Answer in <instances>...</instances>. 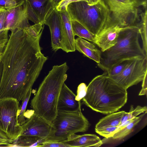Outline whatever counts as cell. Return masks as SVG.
<instances>
[{"label":"cell","mask_w":147,"mask_h":147,"mask_svg":"<svg viewBox=\"0 0 147 147\" xmlns=\"http://www.w3.org/2000/svg\"><path fill=\"white\" fill-rule=\"evenodd\" d=\"M0 60V98L22 101L38 78L47 58L41 52L39 34L24 28L11 31Z\"/></svg>","instance_id":"1"},{"label":"cell","mask_w":147,"mask_h":147,"mask_svg":"<svg viewBox=\"0 0 147 147\" xmlns=\"http://www.w3.org/2000/svg\"><path fill=\"white\" fill-rule=\"evenodd\" d=\"M127 99V90L117 84L105 72L95 77L87 86L83 104L104 114L115 112L123 106Z\"/></svg>","instance_id":"2"},{"label":"cell","mask_w":147,"mask_h":147,"mask_svg":"<svg viewBox=\"0 0 147 147\" xmlns=\"http://www.w3.org/2000/svg\"><path fill=\"white\" fill-rule=\"evenodd\" d=\"M66 62L54 65L40 84L30 102L34 112L51 123L58 112L60 93L67 78Z\"/></svg>","instance_id":"3"},{"label":"cell","mask_w":147,"mask_h":147,"mask_svg":"<svg viewBox=\"0 0 147 147\" xmlns=\"http://www.w3.org/2000/svg\"><path fill=\"white\" fill-rule=\"evenodd\" d=\"M140 30L136 26L123 27L120 31L116 44L101 52L98 66L105 71L122 61L139 57H147L140 44Z\"/></svg>","instance_id":"4"},{"label":"cell","mask_w":147,"mask_h":147,"mask_svg":"<svg viewBox=\"0 0 147 147\" xmlns=\"http://www.w3.org/2000/svg\"><path fill=\"white\" fill-rule=\"evenodd\" d=\"M66 10L71 20H76L96 36L103 27L109 14V10L102 0L90 5L85 1L69 3Z\"/></svg>","instance_id":"5"},{"label":"cell","mask_w":147,"mask_h":147,"mask_svg":"<svg viewBox=\"0 0 147 147\" xmlns=\"http://www.w3.org/2000/svg\"><path fill=\"white\" fill-rule=\"evenodd\" d=\"M51 124L52 131L45 141L61 142L72 134L86 132L90 126L81 109L74 111H58Z\"/></svg>","instance_id":"6"},{"label":"cell","mask_w":147,"mask_h":147,"mask_svg":"<svg viewBox=\"0 0 147 147\" xmlns=\"http://www.w3.org/2000/svg\"><path fill=\"white\" fill-rule=\"evenodd\" d=\"M19 102L12 98L0 99V130L14 140L21 134L22 126L18 123Z\"/></svg>","instance_id":"7"},{"label":"cell","mask_w":147,"mask_h":147,"mask_svg":"<svg viewBox=\"0 0 147 147\" xmlns=\"http://www.w3.org/2000/svg\"><path fill=\"white\" fill-rule=\"evenodd\" d=\"M109 10V16L120 25H134L139 16L138 7L132 0H102Z\"/></svg>","instance_id":"8"},{"label":"cell","mask_w":147,"mask_h":147,"mask_svg":"<svg viewBox=\"0 0 147 147\" xmlns=\"http://www.w3.org/2000/svg\"><path fill=\"white\" fill-rule=\"evenodd\" d=\"M147 74V57H139L130 60L120 74L110 77L127 90L142 81Z\"/></svg>","instance_id":"9"},{"label":"cell","mask_w":147,"mask_h":147,"mask_svg":"<svg viewBox=\"0 0 147 147\" xmlns=\"http://www.w3.org/2000/svg\"><path fill=\"white\" fill-rule=\"evenodd\" d=\"M32 110L31 114L25 115L27 119L21 126L22 131L20 135L36 136L46 140L52 133V124Z\"/></svg>","instance_id":"10"},{"label":"cell","mask_w":147,"mask_h":147,"mask_svg":"<svg viewBox=\"0 0 147 147\" xmlns=\"http://www.w3.org/2000/svg\"><path fill=\"white\" fill-rule=\"evenodd\" d=\"M123 27L109 17L103 27L96 36L94 43L103 52L114 46L119 33Z\"/></svg>","instance_id":"11"},{"label":"cell","mask_w":147,"mask_h":147,"mask_svg":"<svg viewBox=\"0 0 147 147\" xmlns=\"http://www.w3.org/2000/svg\"><path fill=\"white\" fill-rule=\"evenodd\" d=\"M43 24L48 26L49 28L53 50L56 51L59 49H62L63 30L61 18L59 11L55 8L51 9Z\"/></svg>","instance_id":"12"},{"label":"cell","mask_w":147,"mask_h":147,"mask_svg":"<svg viewBox=\"0 0 147 147\" xmlns=\"http://www.w3.org/2000/svg\"><path fill=\"white\" fill-rule=\"evenodd\" d=\"M26 10L25 2L20 5L6 9L4 30L11 31L30 26Z\"/></svg>","instance_id":"13"},{"label":"cell","mask_w":147,"mask_h":147,"mask_svg":"<svg viewBox=\"0 0 147 147\" xmlns=\"http://www.w3.org/2000/svg\"><path fill=\"white\" fill-rule=\"evenodd\" d=\"M61 18L63 30L62 50L66 53L76 51L75 35L73 34L71 20L66 9L59 11Z\"/></svg>","instance_id":"14"},{"label":"cell","mask_w":147,"mask_h":147,"mask_svg":"<svg viewBox=\"0 0 147 147\" xmlns=\"http://www.w3.org/2000/svg\"><path fill=\"white\" fill-rule=\"evenodd\" d=\"M76 96L64 83L58 98V111H74L81 109L80 101H78L76 100Z\"/></svg>","instance_id":"15"},{"label":"cell","mask_w":147,"mask_h":147,"mask_svg":"<svg viewBox=\"0 0 147 147\" xmlns=\"http://www.w3.org/2000/svg\"><path fill=\"white\" fill-rule=\"evenodd\" d=\"M61 142L69 145L70 147H98L103 144L98 136L95 134H90L82 135L73 134L66 140Z\"/></svg>","instance_id":"16"},{"label":"cell","mask_w":147,"mask_h":147,"mask_svg":"<svg viewBox=\"0 0 147 147\" xmlns=\"http://www.w3.org/2000/svg\"><path fill=\"white\" fill-rule=\"evenodd\" d=\"M75 45L76 50L93 60L97 64L100 63L101 51L94 44L79 37L75 39Z\"/></svg>","instance_id":"17"},{"label":"cell","mask_w":147,"mask_h":147,"mask_svg":"<svg viewBox=\"0 0 147 147\" xmlns=\"http://www.w3.org/2000/svg\"><path fill=\"white\" fill-rule=\"evenodd\" d=\"M27 1L40 23L44 22L50 10L53 9L52 0H25Z\"/></svg>","instance_id":"18"},{"label":"cell","mask_w":147,"mask_h":147,"mask_svg":"<svg viewBox=\"0 0 147 147\" xmlns=\"http://www.w3.org/2000/svg\"><path fill=\"white\" fill-rule=\"evenodd\" d=\"M125 112L122 111L109 114L100 120L95 125V130L119 126Z\"/></svg>","instance_id":"19"},{"label":"cell","mask_w":147,"mask_h":147,"mask_svg":"<svg viewBox=\"0 0 147 147\" xmlns=\"http://www.w3.org/2000/svg\"><path fill=\"white\" fill-rule=\"evenodd\" d=\"M45 141L36 136L20 135L13 141L10 147H40Z\"/></svg>","instance_id":"20"},{"label":"cell","mask_w":147,"mask_h":147,"mask_svg":"<svg viewBox=\"0 0 147 147\" xmlns=\"http://www.w3.org/2000/svg\"><path fill=\"white\" fill-rule=\"evenodd\" d=\"M71 23L73 32L75 36L76 35L94 43V42L96 35L91 32L78 21L71 20Z\"/></svg>","instance_id":"21"},{"label":"cell","mask_w":147,"mask_h":147,"mask_svg":"<svg viewBox=\"0 0 147 147\" xmlns=\"http://www.w3.org/2000/svg\"><path fill=\"white\" fill-rule=\"evenodd\" d=\"M146 113L137 117L131 122L115 133L112 137V139L120 140L129 134L132 131L135 126L141 120Z\"/></svg>","instance_id":"22"},{"label":"cell","mask_w":147,"mask_h":147,"mask_svg":"<svg viewBox=\"0 0 147 147\" xmlns=\"http://www.w3.org/2000/svg\"><path fill=\"white\" fill-rule=\"evenodd\" d=\"M147 9L140 13V21L136 26L139 28L142 40V47L145 53L147 55Z\"/></svg>","instance_id":"23"},{"label":"cell","mask_w":147,"mask_h":147,"mask_svg":"<svg viewBox=\"0 0 147 147\" xmlns=\"http://www.w3.org/2000/svg\"><path fill=\"white\" fill-rule=\"evenodd\" d=\"M147 107L146 106L142 107L138 105L134 109L133 106L131 105L129 111V112H125L123 116L119 125L128 120L135 118L138 115L147 111Z\"/></svg>","instance_id":"24"},{"label":"cell","mask_w":147,"mask_h":147,"mask_svg":"<svg viewBox=\"0 0 147 147\" xmlns=\"http://www.w3.org/2000/svg\"><path fill=\"white\" fill-rule=\"evenodd\" d=\"M32 90H30L27 93L25 98L22 101V104L20 106L18 117V121L19 125L21 126L24 123L26 120L25 113L28 102L31 95Z\"/></svg>","instance_id":"25"},{"label":"cell","mask_w":147,"mask_h":147,"mask_svg":"<svg viewBox=\"0 0 147 147\" xmlns=\"http://www.w3.org/2000/svg\"><path fill=\"white\" fill-rule=\"evenodd\" d=\"M130 60H125L116 64L106 71L105 72L109 77L116 75L123 71Z\"/></svg>","instance_id":"26"},{"label":"cell","mask_w":147,"mask_h":147,"mask_svg":"<svg viewBox=\"0 0 147 147\" xmlns=\"http://www.w3.org/2000/svg\"><path fill=\"white\" fill-rule=\"evenodd\" d=\"M25 0H0V9H8L23 4Z\"/></svg>","instance_id":"27"},{"label":"cell","mask_w":147,"mask_h":147,"mask_svg":"<svg viewBox=\"0 0 147 147\" xmlns=\"http://www.w3.org/2000/svg\"><path fill=\"white\" fill-rule=\"evenodd\" d=\"M100 0H62L57 6L55 8L59 11L63 9H66L67 5L70 3L73 2L84 1L88 3L90 5L96 4Z\"/></svg>","instance_id":"28"},{"label":"cell","mask_w":147,"mask_h":147,"mask_svg":"<svg viewBox=\"0 0 147 147\" xmlns=\"http://www.w3.org/2000/svg\"><path fill=\"white\" fill-rule=\"evenodd\" d=\"M119 126L105 128L95 130L96 132L100 135L107 138H112L114 134L118 131Z\"/></svg>","instance_id":"29"},{"label":"cell","mask_w":147,"mask_h":147,"mask_svg":"<svg viewBox=\"0 0 147 147\" xmlns=\"http://www.w3.org/2000/svg\"><path fill=\"white\" fill-rule=\"evenodd\" d=\"M87 90V86L84 83H80L78 86L77 90V94L76 100L80 101L86 96Z\"/></svg>","instance_id":"30"},{"label":"cell","mask_w":147,"mask_h":147,"mask_svg":"<svg viewBox=\"0 0 147 147\" xmlns=\"http://www.w3.org/2000/svg\"><path fill=\"white\" fill-rule=\"evenodd\" d=\"M8 31L4 30L0 31V52H2L8 40Z\"/></svg>","instance_id":"31"},{"label":"cell","mask_w":147,"mask_h":147,"mask_svg":"<svg viewBox=\"0 0 147 147\" xmlns=\"http://www.w3.org/2000/svg\"><path fill=\"white\" fill-rule=\"evenodd\" d=\"M40 147H70L61 142L46 141L42 143Z\"/></svg>","instance_id":"32"},{"label":"cell","mask_w":147,"mask_h":147,"mask_svg":"<svg viewBox=\"0 0 147 147\" xmlns=\"http://www.w3.org/2000/svg\"><path fill=\"white\" fill-rule=\"evenodd\" d=\"M13 140L9 139L7 135L0 130V146L10 147Z\"/></svg>","instance_id":"33"},{"label":"cell","mask_w":147,"mask_h":147,"mask_svg":"<svg viewBox=\"0 0 147 147\" xmlns=\"http://www.w3.org/2000/svg\"><path fill=\"white\" fill-rule=\"evenodd\" d=\"M6 9H0V31L4 30V25Z\"/></svg>","instance_id":"34"},{"label":"cell","mask_w":147,"mask_h":147,"mask_svg":"<svg viewBox=\"0 0 147 147\" xmlns=\"http://www.w3.org/2000/svg\"><path fill=\"white\" fill-rule=\"evenodd\" d=\"M147 76L146 75L142 81V88L139 94V96L146 95L147 90Z\"/></svg>","instance_id":"35"},{"label":"cell","mask_w":147,"mask_h":147,"mask_svg":"<svg viewBox=\"0 0 147 147\" xmlns=\"http://www.w3.org/2000/svg\"><path fill=\"white\" fill-rule=\"evenodd\" d=\"M136 6L142 7L144 9H147V0H132Z\"/></svg>","instance_id":"36"},{"label":"cell","mask_w":147,"mask_h":147,"mask_svg":"<svg viewBox=\"0 0 147 147\" xmlns=\"http://www.w3.org/2000/svg\"><path fill=\"white\" fill-rule=\"evenodd\" d=\"M62 0H52L53 9L55 8L59 3Z\"/></svg>","instance_id":"37"},{"label":"cell","mask_w":147,"mask_h":147,"mask_svg":"<svg viewBox=\"0 0 147 147\" xmlns=\"http://www.w3.org/2000/svg\"><path fill=\"white\" fill-rule=\"evenodd\" d=\"M2 56V53L0 52V60H1Z\"/></svg>","instance_id":"38"},{"label":"cell","mask_w":147,"mask_h":147,"mask_svg":"<svg viewBox=\"0 0 147 147\" xmlns=\"http://www.w3.org/2000/svg\"></svg>","instance_id":"39"}]
</instances>
